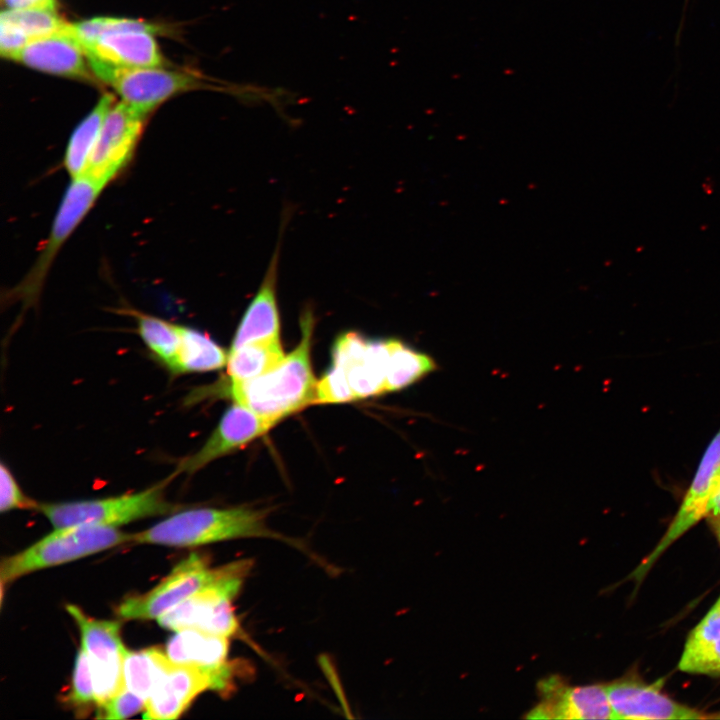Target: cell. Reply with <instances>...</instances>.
Masks as SVG:
<instances>
[{
  "label": "cell",
  "mask_w": 720,
  "mask_h": 720,
  "mask_svg": "<svg viewBox=\"0 0 720 720\" xmlns=\"http://www.w3.org/2000/svg\"><path fill=\"white\" fill-rule=\"evenodd\" d=\"M114 97L105 93L90 113L77 125L67 143L63 165L71 178L82 176L89 164L103 121Z\"/></svg>",
  "instance_id": "cell-22"
},
{
  "label": "cell",
  "mask_w": 720,
  "mask_h": 720,
  "mask_svg": "<svg viewBox=\"0 0 720 720\" xmlns=\"http://www.w3.org/2000/svg\"><path fill=\"white\" fill-rule=\"evenodd\" d=\"M720 476V430L707 446L691 484L667 531L652 552L632 573L640 581L657 559L692 526L707 517L709 504Z\"/></svg>",
  "instance_id": "cell-11"
},
{
  "label": "cell",
  "mask_w": 720,
  "mask_h": 720,
  "mask_svg": "<svg viewBox=\"0 0 720 720\" xmlns=\"http://www.w3.org/2000/svg\"><path fill=\"white\" fill-rule=\"evenodd\" d=\"M104 188L102 184L84 175L72 178L34 265L16 287L11 289L9 298L21 300L25 305L37 300L57 253L93 207Z\"/></svg>",
  "instance_id": "cell-6"
},
{
  "label": "cell",
  "mask_w": 720,
  "mask_h": 720,
  "mask_svg": "<svg viewBox=\"0 0 720 720\" xmlns=\"http://www.w3.org/2000/svg\"><path fill=\"white\" fill-rule=\"evenodd\" d=\"M180 344L172 374L215 371L227 364L228 353L203 332L179 325Z\"/></svg>",
  "instance_id": "cell-23"
},
{
  "label": "cell",
  "mask_w": 720,
  "mask_h": 720,
  "mask_svg": "<svg viewBox=\"0 0 720 720\" xmlns=\"http://www.w3.org/2000/svg\"><path fill=\"white\" fill-rule=\"evenodd\" d=\"M709 515H720V476L718 478L715 491L709 504L707 516Z\"/></svg>",
  "instance_id": "cell-36"
},
{
  "label": "cell",
  "mask_w": 720,
  "mask_h": 720,
  "mask_svg": "<svg viewBox=\"0 0 720 720\" xmlns=\"http://www.w3.org/2000/svg\"><path fill=\"white\" fill-rule=\"evenodd\" d=\"M29 42V38L18 27L0 19V52L2 56L14 59Z\"/></svg>",
  "instance_id": "cell-34"
},
{
  "label": "cell",
  "mask_w": 720,
  "mask_h": 720,
  "mask_svg": "<svg viewBox=\"0 0 720 720\" xmlns=\"http://www.w3.org/2000/svg\"><path fill=\"white\" fill-rule=\"evenodd\" d=\"M70 30L83 51H85L106 34L125 31H143L158 34L162 32V27L135 19L97 17L71 24Z\"/></svg>",
  "instance_id": "cell-28"
},
{
  "label": "cell",
  "mask_w": 720,
  "mask_h": 720,
  "mask_svg": "<svg viewBox=\"0 0 720 720\" xmlns=\"http://www.w3.org/2000/svg\"><path fill=\"white\" fill-rule=\"evenodd\" d=\"M228 650L227 637L197 629H183L170 638L166 654L172 662L201 669L231 687L233 667L227 661Z\"/></svg>",
  "instance_id": "cell-17"
},
{
  "label": "cell",
  "mask_w": 720,
  "mask_h": 720,
  "mask_svg": "<svg viewBox=\"0 0 720 720\" xmlns=\"http://www.w3.org/2000/svg\"><path fill=\"white\" fill-rule=\"evenodd\" d=\"M332 365L344 374L355 400L386 393V340L344 333L334 343Z\"/></svg>",
  "instance_id": "cell-12"
},
{
  "label": "cell",
  "mask_w": 720,
  "mask_h": 720,
  "mask_svg": "<svg viewBox=\"0 0 720 720\" xmlns=\"http://www.w3.org/2000/svg\"><path fill=\"white\" fill-rule=\"evenodd\" d=\"M153 35L143 31L106 34L84 53L87 58H96L118 67H160L162 56Z\"/></svg>",
  "instance_id": "cell-20"
},
{
  "label": "cell",
  "mask_w": 720,
  "mask_h": 720,
  "mask_svg": "<svg viewBox=\"0 0 720 720\" xmlns=\"http://www.w3.org/2000/svg\"><path fill=\"white\" fill-rule=\"evenodd\" d=\"M127 542H132V534L116 527L83 525L55 529L25 550L5 558L0 567L1 583Z\"/></svg>",
  "instance_id": "cell-5"
},
{
  "label": "cell",
  "mask_w": 720,
  "mask_h": 720,
  "mask_svg": "<svg viewBox=\"0 0 720 720\" xmlns=\"http://www.w3.org/2000/svg\"><path fill=\"white\" fill-rule=\"evenodd\" d=\"M386 392L401 390L436 369L434 360L400 340L387 339Z\"/></svg>",
  "instance_id": "cell-24"
},
{
  "label": "cell",
  "mask_w": 720,
  "mask_h": 720,
  "mask_svg": "<svg viewBox=\"0 0 720 720\" xmlns=\"http://www.w3.org/2000/svg\"><path fill=\"white\" fill-rule=\"evenodd\" d=\"M171 663L167 654L157 648L137 652L126 650L123 661L125 688L147 701L158 679Z\"/></svg>",
  "instance_id": "cell-26"
},
{
  "label": "cell",
  "mask_w": 720,
  "mask_h": 720,
  "mask_svg": "<svg viewBox=\"0 0 720 720\" xmlns=\"http://www.w3.org/2000/svg\"><path fill=\"white\" fill-rule=\"evenodd\" d=\"M708 522L711 526V529L715 533L717 539L720 543V515H709L707 516Z\"/></svg>",
  "instance_id": "cell-37"
},
{
  "label": "cell",
  "mask_w": 720,
  "mask_h": 720,
  "mask_svg": "<svg viewBox=\"0 0 720 720\" xmlns=\"http://www.w3.org/2000/svg\"><path fill=\"white\" fill-rule=\"evenodd\" d=\"M354 400L344 374L339 368L332 365L317 382L313 404L343 403Z\"/></svg>",
  "instance_id": "cell-31"
},
{
  "label": "cell",
  "mask_w": 720,
  "mask_h": 720,
  "mask_svg": "<svg viewBox=\"0 0 720 720\" xmlns=\"http://www.w3.org/2000/svg\"><path fill=\"white\" fill-rule=\"evenodd\" d=\"M66 609L77 624L92 676L96 704L101 707L125 688L123 661L126 653L118 621L87 616L79 607Z\"/></svg>",
  "instance_id": "cell-7"
},
{
  "label": "cell",
  "mask_w": 720,
  "mask_h": 720,
  "mask_svg": "<svg viewBox=\"0 0 720 720\" xmlns=\"http://www.w3.org/2000/svg\"><path fill=\"white\" fill-rule=\"evenodd\" d=\"M230 688L223 680L208 672L172 662L146 701L143 718L176 719L202 692L209 689L226 692Z\"/></svg>",
  "instance_id": "cell-14"
},
{
  "label": "cell",
  "mask_w": 720,
  "mask_h": 720,
  "mask_svg": "<svg viewBox=\"0 0 720 720\" xmlns=\"http://www.w3.org/2000/svg\"><path fill=\"white\" fill-rule=\"evenodd\" d=\"M145 116L123 101L113 105L83 175L105 187L117 177L134 155Z\"/></svg>",
  "instance_id": "cell-10"
},
{
  "label": "cell",
  "mask_w": 720,
  "mask_h": 720,
  "mask_svg": "<svg viewBox=\"0 0 720 720\" xmlns=\"http://www.w3.org/2000/svg\"><path fill=\"white\" fill-rule=\"evenodd\" d=\"M272 426L250 409L234 402L225 411L201 448L183 458L178 463L174 474H193L212 461L265 434Z\"/></svg>",
  "instance_id": "cell-15"
},
{
  "label": "cell",
  "mask_w": 720,
  "mask_h": 720,
  "mask_svg": "<svg viewBox=\"0 0 720 720\" xmlns=\"http://www.w3.org/2000/svg\"><path fill=\"white\" fill-rule=\"evenodd\" d=\"M137 332L146 346L172 372L180 344L179 324L134 312Z\"/></svg>",
  "instance_id": "cell-27"
},
{
  "label": "cell",
  "mask_w": 720,
  "mask_h": 720,
  "mask_svg": "<svg viewBox=\"0 0 720 720\" xmlns=\"http://www.w3.org/2000/svg\"><path fill=\"white\" fill-rule=\"evenodd\" d=\"M222 567L212 569L208 559L192 553L180 561L152 590L125 599L116 614L125 620L158 619L167 611L216 580Z\"/></svg>",
  "instance_id": "cell-8"
},
{
  "label": "cell",
  "mask_w": 720,
  "mask_h": 720,
  "mask_svg": "<svg viewBox=\"0 0 720 720\" xmlns=\"http://www.w3.org/2000/svg\"><path fill=\"white\" fill-rule=\"evenodd\" d=\"M9 9H43L55 11L56 0H3Z\"/></svg>",
  "instance_id": "cell-35"
},
{
  "label": "cell",
  "mask_w": 720,
  "mask_h": 720,
  "mask_svg": "<svg viewBox=\"0 0 720 720\" xmlns=\"http://www.w3.org/2000/svg\"><path fill=\"white\" fill-rule=\"evenodd\" d=\"M662 685V679L645 684L632 678L605 684L615 719L687 720L709 717L663 694Z\"/></svg>",
  "instance_id": "cell-16"
},
{
  "label": "cell",
  "mask_w": 720,
  "mask_h": 720,
  "mask_svg": "<svg viewBox=\"0 0 720 720\" xmlns=\"http://www.w3.org/2000/svg\"><path fill=\"white\" fill-rule=\"evenodd\" d=\"M284 357L280 340L249 343L228 352L227 374L230 381L250 380L270 371Z\"/></svg>",
  "instance_id": "cell-25"
},
{
  "label": "cell",
  "mask_w": 720,
  "mask_h": 720,
  "mask_svg": "<svg viewBox=\"0 0 720 720\" xmlns=\"http://www.w3.org/2000/svg\"><path fill=\"white\" fill-rule=\"evenodd\" d=\"M252 567L250 560L224 565L220 576L157 619L165 629H197L227 638L239 635L232 601Z\"/></svg>",
  "instance_id": "cell-4"
},
{
  "label": "cell",
  "mask_w": 720,
  "mask_h": 720,
  "mask_svg": "<svg viewBox=\"0 0 720 720\" xmlns=\"http://www.w3.org/2000/svg\"><path fill=\"white\" fill-rule=\"evenodd\" d=\"M0 487L2 513L14 509H37L38 502L25 495L11 470L3 462L0 465Z\"/></svg>",
  "instance_id": "cell-32"
},
{
  "label": "cell",
  "mask_w": 720,
  "mask_h": 720,
  "mask_svg": "<svg viewBox=\"0 0 720 720\" xmlns=\"http://www.w3.org/2000/svg\"><path fill=\"white\" fill-rule=\"evenodd\" d=\"M541 701L528 713L532 719H615L605 684L570 686L558 676L538 684Z\"/></svg>",
  "instance_id": "cell-13"
},
{
  "label": "cell",
  "mask_w": 720,
  "mask_h": 720,
  "mask_svg": "<svg viewBox=\"0 0 720 720\" xmlns=\"http://www.w3.org/2000/svg\"><path fill=\"white\" fill-rule=\"evenodd\" d=\"M83 55L69 24L60 33L31 40L13 60L43 72L86 80L90 74Z\"/></svg>",
  "instance_id": "cell-18"
},
{
  "label": "cell",
  "mask_w": 720,
  "mask_h": 720,
  "mask_svg": "<svg viewBox=\"0 0 720 720\" xmlns=\"http://www.w3.org/2000/svg\"><path fill=\"white\" fill-rule=\"evenodd\" d=\"M175 476L131 494L88 500L38 503L41 512L55 529L96 525L116 527L143 518L172 514L182 506L165 498V488Z\"/></svg>",
  "instance_id": "cell-3"
},
{
  "label": "cell",
  "mask_w": 720,
  "mask_h": 720,
  "mask_svg": "<svg viewBox=\"0 0 720 720\" xmlns=\"http://www.w3.org/2000/svg\"><path fill=\"white\" fill-rule=\"evenodd\" d=\"M0 19L18 27L30 41L60 33L69 25L55 11L43 9H7L2 11Z\"/></svg>",
  "instance_id": "cell-29"
},
{
  "label": "cell",
  "mask_w": 720,
  "mask_h": 720,
  "mask_svg": "<svg viewBox=\"0 0 720 720\" xmlns=\"http://www.w3.org/2000/svg\"><path fill=\"white\" fill-rule=\"evenodd\" d=\"M314 323L313 313L305 311L300 319V342L278 365L256 378L230 381L228 393L234 402L273 426L313 404L317 385L311 365Z\"/></svg>",
  "instance_id": "cell-1"
},
{
  "label": "cell",
  "mask_w": 720,
  "mask_h": 720,
  "mask_svg": "<svg viewBox=\"0 0 720 720\" xmlns=\"http://www.w3.org/2000/svg\"><path fill=\"white\" fill-rule=\"evenodd\" d=\"M68 699L73 707L79 711L87 709L92 703L96 704L90 666L82 647H80L75 659Z\"/></svg>",
  "instance_id": "cell-30"
},
{
  "label": "cell",
  "mask_w": 720,
  "mask_h": 720,
  "mask_svg": "<svg viewBox=\"0 0 720 720\" xmlns=\"http://www.w3.org/2000/svg\"><path fill=\"white\" fill-rule=\"evenodd\" d=\"M145 707L146 701L143 698L124 688L100 707L102 715L99 717L105 719H125L145 710Z\"/></svg>",
  "instance_id": "cell-33"
},
{
  "label": "cell",
  "mask_w": 720,
  "mask_h": 720,
  "mask_svg": "<svg viewBox=\"0 0 720 720\" xmlns=\"http://www.w3.org/2000/svg\"><path fill=\"white\" fill-rule=\"evenodd\" d=\"M678 667L686 673L720 676V596L690 632Z\"/></svg>",
  "instance_id": "cell-21"
},
{
  "label": "cell",
  "mask_w": 720,
  "mask_h": 720,
  "mask_svg": "<svg viewBox=\"0 0 720 720\" xmlns=\"http://www.w3.org/2000/svg\"><path fill=\"white\" fill-rule=\"evenodd\" d=\"M94 74L111 85L122 101L146 115L171 96L192 89L198 80L187 73L152 68H126L87 58Z\"/></svg>",
  "instance_id": "cell-9"
},
{
  "label": "cell",
  "mask_w": 720,
  "mask_h": 720,
  "mask_svg": "<svg viewBox=\"0 0 720 720\" xmlns=\"http://www.w3.org/2000/svg\"><path fill=\"white\" fill-rule=\"evenodd\" d=\"M279 251L277 246L263 281L237 327L230 350L249 343L280 340V316L276 295Z\"/></svg>",
  "instance_id": "cell-19"
},
{
  "label": "cell",
  "mask_w": 720,
  "mask_h": 720,
  "mask_svg": "<svg viewBox=\"0 0 720 720\" xmlns=\"http://www.w3.org/2000/svg\"><path fill=\"white\" fill-rule=\"evenodd\" d=\"M267 511L248 507L196 508L172 513L132 534V542L192 547L244 537H275L266 526Z\"/></svg>",
  "instance_id": "cell-2"
}]
</instances>
